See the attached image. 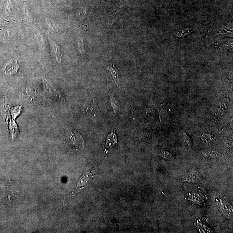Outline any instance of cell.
Masks as SVG:
<instances>
[{
    "label": "cell",
    "mask_w": 233,
    "mask_h": 233,
    "mask_svg": "<svg viewBox=\"0 0 233 233\" xmlns=\"http://www.w3.org/2000/svg\"><path fill=\"white\" fill-rule=\"evenodd\" d=\"M70 140L71 144L77 148H82L83 147V140L82 136L77 132H72L69 131L68 133Z\"/></svg>",
    "instance_id": "1"
},
{
    "label": "cell",
    "mask_w": 233,
    "mask_h": 233,
    "mask_svg": "<svg viewBox=\"0 0 233 233\" xmlns=\"http://www.w3.org/2000/svg\"><path fill=\"white\" fill-rule=\"evenodd\" d=\"M118 143L117 137L115 131L111 132L107 136L106 140V144L105 146V152L107 153L108 152L111 150L115 145Z\"/></svg>",
    "instance_id": "2"
},
{
    "label": "cell",
    "mask_w": 233,
    "mask_h": 233,
    "mask_svg": "<svg viewBox=\"0 0 233 233\" xmlns=\"http://www.w3.org/2000/svg\"><path fill=\"white\" fill-rule=\"evenodd\" d=\"M201 175L198 171H192L186 174L183 177V182L197 183L201 179Z\"/></svg>",
    "instance_id": "3"
},
{
    "label": "cell",
    "mask_w": 233,
    "mask_h": 233,
    "mask_svg": "<svg viewBox=\"0 0 233 233\" xmlns=\"http://www.w3.org/2000/svg\"><path fill=\"white\" fill-rule=\"evenodd\" d=\"M18 68V63L16 61H13L7 64L5 66L4 70L6 74L11 75L17 72Z\"/></svg>",
    "instance_id": "4"
},
{
    "label": "cell",
    "mask_w": 233,
    "mask_h": 233,
    "mask_svg": "<svg viewBox=\"0 0 233 233\" xmlns=\"http://www.w3.org/2000/svg\"><path fill=\"white\" fill-rule=\"evenodd\" d=\"M92 176L91 174H84L83 177H82L81 180L79 181V183H77V186L76 190L82 188L85 185L87 181H88L91 177Z\"/></svg>",
    "instance_id": "5"
},
{
    "label": "cell",
    "mask_w": 233,
    "mask_h": 233,
    "mask_svg": "<svg viewBox=\"0 0 233 233\" xmlns=\"http://www.w3.org/2000/svg\"><path fill=\"white\" fill-rule=\"evenodd\" d=\"M108 69L109 70L110 72L111 73L114 78L115 81L117 83V86H118V83L119 81L118 77V71L117 67L114 64V63H112L110 65H109Z\"/></svg>",
    "instance_id": "6"
},
{
    "label": "cell",
    "mask_w": 233,
    "mask_h": 233,
    "mask_svg": "<svg viewBox=\"0 0 233 233\" xmlns=\"http://www.w3.org/2000/svg\"><path fill=\"white\" fill-rule=\"evenodd\" d=\"M228 204H225L224 202H221V204H220V207L221 208V211L226 216L228 217L231 216V214H232V210H231V207L229 208Z\"/></svg>",
    "instance_id": "7"
},
{
    "label": "cell",
    "mask_w": 233,
    "mask_h": 233,
    "mask_svg": "<svg viewBox=\"0 0 233 233\" xmlns=\"http://www.w3.org/2000/svg\"><path fill=\"white\" fill-rule=\"evenodd\" d=\"M52 47L53 48L54 51V52L55 56L57 60L59 63H61V58H62V54L60 52L59 49L58 48V46H57L54 43L52 44Z\"/></svg>",
    "instance_id": "8"
},
{
    "label": "cell",
    "mask_w": 233,
    "mask_h": 233,
    "mask_svg": "<svg viewBox=\"0 0 233 233\" xmlns=\"http://www.w3.org/2000/svg\"><path fill=\"white\" fill-rule=\"evenodd\" d=\"M36 38L40 48L41 49L44 50L45 48V44L43 40V36L40 33H38L36 35Z\"/></svg>",
    "instance_id": "9"
},
{
    "label": "cell",
    "mask_w": 233,
    "mask_h": 233,
    "mask_svg": "<svg viewBox=\"0 0 233 233\" xmlns=\"http://www.w3.org/2000/svg\"><path fill=\"white\" fill-rule=\"evenodd\" d=\"M190 200L191 201H193V202H197V203H201L202 198L201 196L196 193H193L192 194L190 195L189 197Z\"/></svg>",
    "instance_id": "10"
},
{
    "label": "cell",
    "mask_w": 233,
    "mask_h": 233,
    "mask_svg": "<svg viewBox=\"0 0 233 233\" xmlns=\"http://www.w3.org/2000/svg\"><path fill=\"white\" fill-rule=\"evenodd\" d=\"M111 103L115 112H117L119 110V105L118 102L114 97L111 96Z\"/></svg>",
    "instance_id": "11"
},
{
    "label": "cell",
    "mask_w": 233,
    "mask_h": 233,
    "mask_svg": "<svg viewBox=\"0 0 233 233\" xmlns=\"http://www.w3.org/2000/svg\"><path fill=\"white\" fill-rule=\"evenodd\" d=\"M203 156L205 157H209L211 158H216L219 156V153L216 152L211 151L209 152H204L202 153Z\"/></svg>",
    "instance_id": "12"
},
{
    "label": "cell",
    "mask_w": 233,
    "mask_h": 233,
    "mask_svg": "<svg viewBox=\"0 0 233 233\" xmlns=\"http://www.w3.org/2000/svg\"><path fill=\"white\" fill-rule=\"evenodd\" d=\"M78 45V50L82 54L84 55L85 54V50L84 48V44H83V41L81 39H80L79 40Z\"/></svg>",
    "instance_id": "13"
},
{
    "label": "cell",
    "mask_w": 233,
    "mask_h": 233,
    "mask_svg": "<svg viewBox=\"0 0 233 233\" xmlns=\"http://www.w3.org/2000/svg\"><path fill=\"white\" fill-rule=\"evenodd\" d=\"M46 21L50 27H51L52 29L54 30H57L58 29L57 25L55 24V23L54 21L51 18H47L46 20Z\"/></svg>",
    "instance_id": "14"
},
{
    "label": "cell",
    "mask_w": 233,
    "mask_h": 233,
    "mask_svg": "<svg viewBox=\"0 0 233 233\" xmlns=\"http://www.w3.org/2000/svg\"><path fill=\"white\" fill-rule=\"evenodd\" d=\"M161 155L162 158L165 159H170L171 156L170 153L167 151L162 152V153H161Z\"/></svg>",
    "instance_id": "15"
},
{
    "label": "cell",
    "mask_w": 233,
    "mask_h": 233,
    "mask_svg": "<svg viewBox=\"0 0 233 233\" xmlns=\"http://www.w3.org/2000/svg\"><path fill=\"white\" fill-rule=\"evenodd\" d=\"M191 31H191L190 29H188V30H186V31L177 32H176L175 35L176 36L181 37L182 36H185V35L190 33V32Z\"/></svg>",
    "instance_id": "16"
},
{
    "label": "cell",
    "mask_w": 233,
    "mask_h": 233,
    "mask_svg": "<svg viewBox=\"0 0 233 233\" xmlns=\"http://www.w3.org/2000/svg\"><path fill=\"white\" fill-rule=\"evenodd\" d=\"M202 139L203 141L205 143H209L212 141V137L210 135H206L203 136Z\"/></svg>",
    "instance_id": "17"
},
{
    "label": "cell",
    "mask_w": 233,
    "mask_h": 233,
    "mask_svg": "<svg viewBox=\"0 0 233 233\" xmlns=\"http://www.w3.org/2000/svg\"><path fill=\"white\" fill-rule=\"evenodd\" d=\"M183 141H184L186 144H187L188 145H190V140L188 136L187 135L186 133H184L183 134Z\"/></svg>",
    "instance_id": "18"
}]
</instances>
